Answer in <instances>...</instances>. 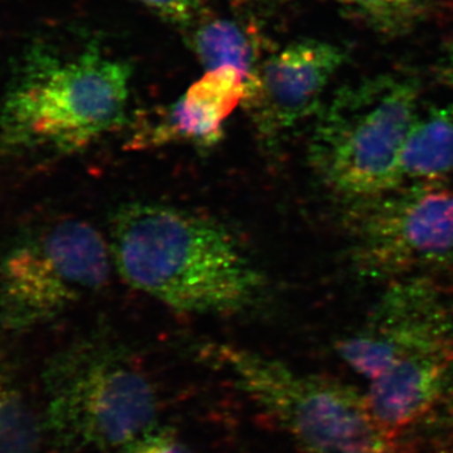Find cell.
Wrapping results in <instances>:
<instances>
[{"instance_id":"7a4b0ae2","label":"cell","mask_w":453,"mask_h":453,"mask_svg":"<svg viewBox=\"0 0 453 453\" xmlns=\"http://www.w3.org/2000/svg\"><path fill=\"white\" fill-rule=\"evenodd\" d=\"M130 65L88 43L73 53L32 44L0 100V157L71 154L127 118Z\"/></svg>"},{"instance_id":"5b68a950","label":"cell","mask_w":453,"mask_h":453,"mask_svg":"<svg viewBox=\"0 0 453 453\" xmlns=\"http://www.w3.org/2000/svg\"><path fill=\"white\" fill-rule=\"evenodd\" d=\"M203 356L273 419L303 453H390L392 434L366 395L334 378L303 374L280 360L228 344Z\"/></svg>"},{"instance_id":"4fadbf2b","label":"cell","mask_w":453,"mask_h":453,"mask_svg":"<svg viewBox=\"0 0 453 453\" xmlns=\"http://www.w3.org/2000/svg\"><path fill=\"white\" fill-rule=\"evenodd\" d=\"M190 27H193L190 47L205 71L234 68L246 77L250 89L265 59L259 50V41L251 29L237 20L222 18H201Z\"/></svg>"},{"instance_id":"ba28073f","label":"cell","mask_w":453,"mask_h":453,"mask_svg":"<svg viewBox=\"0 0 453 453\" xmlns=\"http://www.w3.org/2000/svg\"><path fill=\"white\" fill-rule=\"evenodd\" d=\"M453 339V305L425 276L390 283L365 323L336 342V353L369 380L399 360Z\"/></svg>"},{"instance_id":"e0dca14e","label":"cell","mask_w":453,"mask_h":453,"mask_svg":"<svg viewBox=\"0 0 453 453\" xmlns=\"http://www.w3.org/2000/svg\"><path fill=\"white\" fill-rule=\"evenodd\" d=\"M118 453H192V449L174 429L159 425Z\"/></svg>"},{"instance_id":"8992f818","label":"cell","mask_w":453,"mask_h":453,"mask_svg":"<svg viewBox=\"0 0 453 453\" xmlns=\"http://www.w3.org/2000/svg\"><path fill=\"white\" fill-rule=\"evenodd\" d=\"M109 243L79 219L44 226L0 257V326L25 332L52 320L106 285Z\"/></svg>"},{"instance_id":"2e32d148","label":"cell","mask_w":453,"mask_h":453,"mask_svg":"<svg viewBox=\"0 0 453 453\" xmlns=\"http://www.w3.org/2000/svg\"><path fill=\"white\" fill-rule=\"evenodd\" d=\"M173 25L190 27L203 18L204 0H135Z\"/></svg>"},{"instance_id":"3957f363","label":"cell","mask_w":453,"mask_h":453,"mask_svg":"<svg viewBox=\"0 0 453 453\" xmlns=\"http://www.w3.org/2000/svg\"><path fill=\"white\" fill-rule=\"evenodd\" d=\"M44 388L43 428L59 453H118L159 426L153 383L127 351L106 340L58 354Z\"/></svg>"},{"instance_id":"277c9868","label":"cell","mask_w":453,"mask_h":453,"mask_svg":"<svg viewBox=\"0 0 453 453\" xmlns=\"http://www.w3.org/2000/svg\"><path fill=\"white\" fill-rule=\"evenodd\" d=\"M421 82L383 73L342 86L321 109L309 148L316 177L344 202L403 186L401 153Z\"/></svg>"},{"instance_id":"d6986e66","label":"cell","mask_w":453,"mask_h":453,"mask_svg":"<svg viewBox=\"0 0 453 453\" xmlns=\"http://www.w3.org/2000/svg\"><path fill=\"white\" fill-rule=\"evenodd\" d=\"M255 2H266V0H255Z\"/></svg>"},{"instance_id":"52a82bcc","label":"cell","mask_w":453,"mask_h":453,"mask_svg":"<svg viewBox=\"0 0 453 453\" xmlns=\"http://www.w3.org/2000/svg\"><path fill=\"white\" fill-rule=\"evenodd\" d=\"M347 204L349 261L363 279L395 281L452 264L453 192L440 181Z\"/></svg>"},{"instance_id":"9a60e30c","label":"cell","mask_w":453,"mask_h":453,"mask_svg":"<svg viewBox=\"0 0 453 453\" xmlns=\"http://www.w3.org/2000/svg\"><path fill=\"white\" fill-rule=\"evenodd\" d=\"M372 28L395 33L410 28L422 16L429 0H339Z\"/></svg>"},{"instance_id":"5bb4252c","label":"cell","mask_w":453,"mask_h":453,"mask_svg":"<svg viewBox=\"0 0 453 453\" xmlns=\"http://www.w3.org/2000/svg\"><path fill=\"white\" fill-rule=\"evenodd\" d=\"M43 431L23 393L0 378V453L40 452Z\"/></svg>"},{"instance_id":"8fae6325","label":"cell","mask_w":453,"mask_h":453,"mask_svg":"<svg viewBox=\"0 0 453 453\" xmlns=\"http://www.w3.org/2000/svg\"><path fill=\"white\" fill-rule=\"evenodd\" d=\"M453 378V339L399 360L371 381L366 399L384 428L404 427L436 403Z\"/></svg>"},{"instance_id":"30bf717a","label":"cell","mask_w":453,"mask_h":453,"mask_svg":"<svg viewBox=\"0 0 453 453\" xmlns=\"http://www.w3.org/2000/svg\"><path fill=\"white\" fill-rule=\"evenodd\" d=\"M246 77L234 68L205 71L162 115L134 139L142 148L187 142L211 148L222 139L226 121L247 97Z\"/></svg>"},{"instance_id":"6da1fadb","label":"cell","mask_w":453,"mask_h":453,"mask_svg":"<svg viewBox=\"0 0 453 453\" xmlns=\"http://www.w3.org/2000/svg\"><path fill=\"white\" fill-rule=\"evenodd\" d=\"M109 246L125 281L177 311H242L264 288L258 268L225 226L163 203L121 205Z\"/></svg>"},{"instance_id":"9c48e42d","label":"cell","mask_w":453,"mask_h":453,"mask_svg":"<svg viewBox=\"0 0 453 453\" xmlns=\"http://www.w3.org/2000/svg\"><path fill=\"white\" fill-rule=\"evenodd\" d=\"M347 59V50L339 44L303 40L262 61L243 106L265 148L273 149L323 109L325 91Z\"/></svg>"},{"instance_id":"ac0fdd59","label":"cell","mask_w":453,"mask_h":453,"mask_svg":"<svg viewBox=\"0 0 453 453\" xmlns=\"http://www.w3.org/2000/svg\"><path fill=\"white\" fill-rule=\"evenodd\" d=\"M436 74L441 82L453 86V37L447 42L438 58Z\"/></svg>"},{"instance_id":"7c38bea8","label":"cell","mask_w":453,"mask_h":453,"mask_svg":"<svg viewBox=\"0 0 453 453\" xmlns=\"http://www.w3.org/2000/svg\"><path fill=\"white\" fill-rule=\"evenodd\" d=\"M453 174V104L418 112L401 153L403 184L434 183Z\"/></svg>"}]
</instances>
